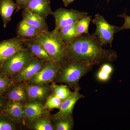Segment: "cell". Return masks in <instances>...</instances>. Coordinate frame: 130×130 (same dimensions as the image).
<instances>
[{"instance_id":"1","label":"cell","mask_w":130,"mask_h":130,"mask_svg":"<svg viewBox=\"0 0 130 130\" xmlns=\"http://www.w3.org/2000/svg\"><path fill=\"white\" fill-rule=\"evenodd\" d=\"M103 46L94 33L78 36L67 43L68 59L93 66L112 62L117 58V53L113 50L103 48Z\"/></svg>"},{"instance_id":"2","label":"cell","mask_w":130,"mask_h":130,"mask_svg":"<svg viewBox=\"0 0 130 130\" xmlns=\"http://www.w3.org/2000/svg\"><path fill=\"white\" fill-rule=\"evenodd\" d=\"M94 66L78 61L68 59L61 64L56 79L64 83L74 91H79V81L82 77L93 70Z\"/></svg>"},{"instance_id":"3","label":"cell","mask_w":130,"mask_h":130,"mask_svg":"<svg viewBox=\"0 0 130 130\" xmlns=\"http://www.w3.org/2000/svg\"><path fill=\"white\" fill-rule=\"evenodd\" d=\"M42 46L50 55L53 61L61 64L68 59L67 43L53 31L44 32L33 38Z\"/></svg>"},{"instance_id":"4","label":"cell","mask_w":130,"mask_h":130,"mask_svg":"<svg viewBox=\"0 0 130 130\" xmlns=\"http://www.w3.org/2000/svg\"><path fill=\"white\" fill-rule=\"evenodd\" d=\"M35 56L28 48H24L5 61L0 67L5 73L12 75L21 71Z\"/></svg>"},{"instance_id":"5","label":"cell","mask_w":130,"mask_h":130,"mask_svg":"<svg viewBox=\"0 0 130 130\" xmlns=\"http://www.w3.org/2000/svg\"><path fill=\"white\" fill-rule=\"evenodd\" d=\"M92 22L96 27L94 33L99 38L103 46L109 44L111 47L114 35L118 32L119 27L109 24L100 13L95 15Z\"/></svg>"},{"instance_id":"6","label":"cell","mask_w":130,"mask_h":130,"mask_svg":"<svg viewBox=\"0 0 130 130\" xmlns=\"http://www.w3.org/2000/svg\"><path fill=\"white\" fill-rule=\"evenodd\" d=\"M86 12L80 11L73 9L60 8L53 12L52 14L55 21V27L53 30L56 31L61 28L77 22L85 16L88 15Z\"/></svg>"},{"instance_id":"7","label":"cell","mask_w":130,"mask_h":130,"mask_svg":"<svg viewBox=\"0 0 130 130\" xmlns=\"http://www.w3.org/2000/svg\"><path fill=\"white\" fill-rule=\"evenodd\" d=\"M29 38L17 36L0 42V67L5 61L24 48L25 42Z\"/></svg>"},{"instance_id":"8","label":"cell","mask_w":130,"mask_h":130,"mask_svg":"<svg viewBox=\"0 0 130 130\" xmlns=\"http://www.w3.org/2000/svg\"><path fill=\"white\" fill-rule=\"evenodd\" d=\"M60 64L52 61L47 62L43 68L30 79L37 85H44L56 79Z\"/></svg>"},{"instance_id":"9","label":"cell","mask_w":130,"mask_h":130,"mask_svg":"<svg viewBox=\"0 0 130 130\" xmlns=\"http://www.w3.org/2000/svg\"><path fill=\"white\" fill-rule=\"evenodd\" d=\"M47 62L35 56L24 68L18 73L16 80L21 82L30 79L41 70Z\"/></svg>"},{"instance_id":"10","label":"cell","mask_w":130,"mask_h":130,"mask_svg":"<svg viewBox=\"0 0 130 130\" xmlns=\"http://www.w3.org/2000/svg\"><path fill=\"white\" fill-rule=\"evenodd\" d=\"M79 93V91H74L72 95L63 101L59 111L53 115L54 119L72 116L74 106L77 102L84 98Z\"/></svg>"},{"instance_id":"11","label":"cell","mask_w":130,"mask_h":130,"mask_svg":"<svg viewBox=\"0 0 130 130\" xmlns=\"http://www.w3.org/2000/svg\"><path fill=\"white\" fill-rule=\"evenodd\" d=\"M29 9L33 13L46 19L52 14L50 0H30L22 8V9Z\"/></svg>"},{"instance_id":"12","label":"cell","mask_w":130,"mask_h":130,"mask_svg":"<svg viewBox=\"0 0 130 130\" xmlns=\"http://www.w3.org/2000/svg\"><path fill=\"white\" fill-rule=\"evenodd\" d=\"M22 12V20L37 28L42 32H48V27L46 19L33 13L29 9H24Z\"/></svg>"},{"instance_id":"13","label":"cell","mask_w":130,"mask_h":130,"mask_svg":"<svg viewBox=\"0 0 130 130\" xmlns=\"http://www.w3.org/2000/svg\"><path fill=\"white\" fill-rule=\"evenodd\" d=\"M25 117L31 121H34L48 113L46 109L40 103L32 102L24 106Z\"/></svg>"},{"instance_id":"14","label":"cell","mask_w":130,"mask_h":130,"mask_svg":"<svg viewBox=\"0 0 130 130\" xmlns=\"http://www.w3.org/2000/svg\"><path fill=\"white\" fill-rule=\"evenodd\" d=\"M24 45L31 51L34 56L47 62L53 61L50 55L45 49L33 38H29L24 43Z\"/></svg>"},{"instance_id":"15","label":"cell","mask_w":130,"mask_h":130,"mask_svg":"<svg viewBox=\"0 0 130 130\" xmlns=\"http://www.w3.org/2000/svg\"><path fill=\"white\" fill-rule=\"evenodd\" d=\"M17 8V5L13 0H0V16L4 28H6L13 12Z\"/></svg>"},{"instance_id":"16","label":"cell","mask_w":130,"mask_h":130,"mask_svg":"<svg viewBox=\"0 0 130 130\" xmlns=\"http://www.w3.org/2000/svg\"><path fill=\"white\" fill-rule=\"evenodd\" d=\"M16 31L17 36L29 38H35L44 33L23 20L18 24Z\"/></svg>"},{"instance_id":"17","label":"cell","mask_w":130,"mask_h":130,"mask_svg":"<svg viewBox=\"0 0 130 130\" xmlns=\"http://www.w3.org/2000/svg\"><path fill=\"white\" fill-rule=\"evenodd\" d=\"M6 108V112L8 116L15 121H22L25 117L24 106L21 102L11 101Z\"/></svg>"},{"instance_id":"18","label":"cell","mask_w":130,"mask_h":130,"mask_svg":"<svg viewBox=\"0 0 130 130\" xmlns=\"http://www.w3.org/2000/svg\"><path fill=\"white\" fill-rule=\"evenodd\" d=\"M30 99L35 101L44 100L49 92V88L43 85H31L26 89Z\"/></svg>"},{"instance_id":"19","label":"cell","mask_w":130,"mask_h":130,"mask_svg":"<svg viewBox=\"0 0 130 130\" xmlns=\"http://www.w3.org/2000/svg\"><path fill=\"white\" fill-rule=\"evenodd\" d=\"M78 22L62 27L57 31H53L56 32L66 43H68L77 37L76 28Z\"/></svg>"},{"instance_id":"20","label":"cell","mask_w":130,"mask_h":130,"mask_svg":"<svg viewBox=\"0 0 130 130\" xmlns=\"http://www.w3.org/2000/svg\"><path fill=\"white\" fill-rule=\"evenodd\" d=\"M113 71V68L109 63H103L96 73V79L102 83L107 82L110 79Z\"/></svg>"},{"instance_id":"21","label":"cell","mask_w":130,"mask_h":130,"mask_svg":"<svg viewBox=\"0 0 130 130\" xmlns=\"http://www.w3.org/2000/svg\"><path fill=\"white\" fill-rule=\"evenodd\" d=\"M26 89L23 86H17L13 87L8 93V97L11 101L21 102L27 98Z\"/></svg>"},{"instance_id":"22","label":"cell","mask_w":130,"mask_h":130,"mask_svg":"<svg viewBox=\"0 0 130 130\" xmlns=\"http://www.w3.org/2000/svg\"><path fill=\"white\" fill-rule=\"evenodd\" d=\"M55 129L56 130H71L73 129L74 121L72 116L61 117L55 119Z\"/></svg>"},{"instance_id":"23","label":"cell","mask_w":130,"mask_h":130,"mask_svg":"<svg viewBox=\"0 0 130 130\" xmlns=\"http://www.w3.org/2000/svg\"><path fill=\"white\" fill-rule=\"evenodd\" d=\"M52 88L54 94L62 101L70 97L73 93L67 85H58L54 84Z\"/></svg>"},{"instance_id":"24","label":"cell","mask_w":130,"mask_h":130,"mask_svg":"<svg viewBox=\"0 0 130 130\" xmlns=\"http://www.w3.org/2000/svg\"><path fill=\"white\" fill-rule=\"evenodd\" d=\"M32 128L36 130H53L54 128L52 125L50 119L48 117L39 118L35 120Z\"/></svg>"},{"instance_id":"25","label":"cell","mask_w":130,"mask_h":130,"mask_svg":"<svg viewBox=\"0 0 130 130\" xmlns=\"http://www.w3.org/2000/svg\"><path fill=\"white\" fill-rule=\"evenodd\" d=\"M91 21V16L87 15L78 21L76 28L77 36L89 34V26Z\"/></svg>"},{"instance_id":"26","label":"cell","mask_w":130,"mask_h":130,"mask_svg":"<svg viewBox=\"0 0 130 130\" xmlns=\"http://www.w3.org/2000/svg\"><path fill=\"white\" fill-rule=\"evenodd\" d=\"M63 101L53 94L50 96L47 99L46 102L43 107L45 109H59Z\"/></svg>"},{"instance_id":"27","label":"cell","mask_w":130,"mask_h":130,"mask_svg":"<svg viewBox=\"0 0 130 130\" xmlns=\"http://www.w3.org/2000/svg\"><path fill=\"white\" fill-rule=\"evenodd\" d=\"M10 83V81L7 77L0 74V93L6 91L8 88Z\"/></svg>"},{"instance_id":"28","label":"cell","mask_w":130,"mask_h":130,"mask_svg":"<svg viewBox=\"0 0 130 130\" xmlns=\"http://www.w3.org/2000/svg\"><path fill=\"white\" fill-rule=\"evenodd\" d=\"M118 16L124 19V23L123 25L119 28V27L118 32L124 30L130 29V16L127 15L125 12L123 14L118 15Z\"/></svg>"},{"instance_id":"29","label":"cell","mask_w":130,"mask_h":130,"mask_svg":"<svg viewBox=\"0 0 130 130\" xmlns=\"http://www.w3.org/2000/svg\"><path fill=\"white\" fill-rule=\"evenodd\" d=\"M15 127L12 123L7 120L0 119V130H13Z\"/></svg>"},{"instance_id":"30","label":"cell","mask_w":130,"mask_h":130,"mask_svg":"<svg viewBox=\"0 0 130 130\" xmlns=\"http://www.w3.org/2000/svg\"><path fill=\"white\" fill-rule=\"evenodd\" d=\"M30 1V0H16V4L17 5L16 12L18 11L20 9H22V8Z\"/></svg>"},{"instance_id":"31","label":"cell","mask_w":130,"mask_h":130,"mask_svg":"<svg viewBox=\"0 0 130 130\" xmlns=\"http://www.w3.org/2000/svg\"><path fill=\"white\" fill-rule=\"evenodd\" d=\"M75 0H62L64 5L66 7H67L70 4L73 2Z\"/></svg>"},{"instance_id":"32","label":"cell","mask_w":130,"mask_h":130,"mask_svg":"<svg viewBox=\"0 0 130 130\" xmlns=\"http://www.w3.org/2000/svg\"><path fill=\"white\" fill-rule=\"evenodd\" d=\"M3 105L2 102V101L0 99V108Z\"/></svg>"},{"instance_id":"33","label":"cell","mask_w":130,"mask_h":130,"mask_svg":"<svg viewBox=\"0 0 130 130\" xmlns=\"http://www.w3.org/2000/svg\"><path fill=\"white\" fill-rule=\"evenodd\" d=\"M107 2L108 3H109V2H110V1H111V0H106Z\"/></svg>"}]
</instances>
